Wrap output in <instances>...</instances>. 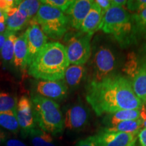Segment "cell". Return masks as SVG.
<instances>
[{
  "label": "cell",
  "instance_id": "obj_28",
  "mask_svg": "<svg viewBox=\"0 0 146 146\" xmlns=\"http://www.w3.org/2000/svg\"><path fill=\"white\" fill-rule=\"evenodd\" d=\"M40 1L42 3H45L57 8L64 13L73 1L72 0H44Z\"/></svg>",
  "mask_w": 146,
  "mask_h": 146
},
{
  "label": "cell",
  "instance_id": "obj_13",
  "mask_svg": "<svg viewBox=\"0 0 146 146\" xmlns=\"http://www.w3.org/2000/svg\"><path fill=\"white\" fill-rule=\"evenodd\" d=\"M89 119L87 109L82 105H74L69 108L64 118V125L70 131H76L86 126Z\"/></svg>",
  "mask_w": 146,
  "mask_h": 146
},
{
  "label": "cell",
  "instance_id": "obj_22",
  "mask_svg": "<svg viewBox=\"0 0 146 146\" xmlns=\"http://www.w3.org/2000/svg\"><path fill=\"white\" fill-rule=\"evenodd\" d=\"M41 4V1L36 0L14 1V8H17L25 15H26L29 21L35 16L39 10Z\"/></svg>",
  "mask_w": 146,
  "mask_h": 146
},
{
  "label": "cell",
  "instance_id": "obj_39",
  "mask_svg": "<svg viewBox=\"0 0 146 146\" xmlns=\"http://www.w3.org/2000/svg\"><path fill=\"white\" fill-rule=\"evenodd\" d=\"M143 126L145 127V129H146V116L143 118Z\"/></svg>",
  "mask_w": 146,
  "mask_h": 146
},
{
  "label": "cell",
  "instance_id": "obj_18",
  "mask_svg": "<svg viewBox=\"0 0 146 146\" xmlns=\"http://www.w3.org/2000/svg\"><path fill=\"white\" fill-rule=\"evenodd\" d=\"M86 74V70L83 65H69L64 73V83L67 87L72 88L81 84Z\"/></svg>",
  "mask_w": 146,
  "mask_h": 146
},
{
  "label": "cell",
  "instance_id": "obj_17",
  "mask_svg": "<svg viewBox=\"0 0 146 146\" xmlns=\"http://www.w3.org/2000/svg\"><path fill=\"white\" fill-rule=\"evenodd\" d=\"M132 87L136 96L145 102L146 100V58L139 67L135 75L133 78Z\"/></svg>",
  "mask_w": 146,
  "mask_h": 146
},
{
  "label": "cell",
  "instance_id": "obj_34",
  "mask_svg": "<svg viewBox=\"0 0 146 146\" xmlns=\"http://www.w3.org/2000/svg\"><path fill=\"white\" fill-rule=\"evenodd\" d=\"M10 33L11 32L6 30V31L5 33L0 34V52H1V49H2L3 45H4L5 42L6 41L7 38L8 37L9 35L10 34Z\"/></svg>",
  "mask_w": 146,
  "mask_h": 146
},
{
  "label": "cell",
  "instance_id": "obj_9",
  "mask_svg": "<svg viewBox=\"0 0 146 146\" xmlns=\"http://www.w3.org/2000/svg\"><path fill=\"white\" fill-rule=\"evenodd\" d=\"M16 117L21 133L24 137L29 136L31 131L36 128V120L33 109L31 100L23 96L18 102Z\"/></svg>",
  "mask_w": 146,
  "mask_h": 146
},
{
  "label": "cell",
  "instance_id": "obj_24",
  "mask_svg": "<svg viewBox=\"0 0 146 146\" xmlns=\"http://www.w3.org/2000/svg\"><path fill=\"white\" fill-rule=\"evenodd\" d=\"M17 36L15 33L11 32L1 50V56L4 62L12 63L14 60V44Z\"/></svg>",
  "mask_w": 146,
  "mask_h": 146
},
{
  "label": "cell",
  "instance_id": "obj_14",
  "mask_svg": "<svg viewBox=\"0 0 146 146\" xmlns=\"http://www.w3.org/2000/svg\"><path fill=\"white\" fill-rule=\"evenodd\" d=\"M102 17L103 16L102 14L101 8L94 1L88 14L83 22L80 31L85 33L93 35L95 32L99 30Z\"/></svg>",
  "mask_w": 146,
  "mask_h": 146
},
{
  "label": "cell",
  "instance_id": "obj_15",
  "mask_svg": "<svg viewBox=\"0 0 146 146\" xmlns=\"http://www.w3.org/2000/svg\"><path fill=\"white\" fill-rule=\"evenodd\" d=\"M29 21L28 17L17 8H12L6 11L5 25L8 31L16 33L21 30Z\"/></svg>",
  "mask_w": 146,
  "mask_h": 146
},
{
  "label": "cell",
  "instance_id": "obj_23",
  "mask_svg": "<svg viewBox=\"0 0 146 146\" xmlns=\"http://www.w3.org/2000/svg\"><path fill=\"white\" fill-rule=\"evenodd\" d=\"M0 127L16 134L19 131L16 112L0 113Z\"/></svg>",
  "mask_w": 146,
  "mask_h": 146
},
{
  "label": "cell",
  "instance_id": "obj_33",
  "mask_svg": "<svg viewBox=\"0 0 146 146\" xmlns=\"http://www.w3.org/2000/svg\"><path fill=\"white\" fill-rule=\"evenodd\" d=\"M138 138L141 146H146V129H143L139 132Z\"/></svg>",
  "mask_w": 146,
  "mask_h": 146
},
{
  "label": "cell",
  "instance_id": "obj_25",
  "mask_svg": "<svg viewBox=\"0 0 146 146\" xmlns=\"http://www.w3.org/2000/svg\"><path fill=\"white\" fill-rule=\"evenodd\" d=\"M17 99L8 93L0 92V113L16 112Z\"/></svg>",
  "mask_w": 146,
  "mask_h": 146
},
{
  "label": "cell",
  "instance_id": "obj_10",
  "mask_svg": "<svg viewBox=\"0 0 146 146\" xmlns=\"http://www.w3.org/2000/svg\"><path fill=\"white\" fill-rule=\"evenodd\" d=\"M35 90L38 95L50 100H62L67 96L68 87L60 81H41L35 83Z\"/></svg>",
  "mask_w": 146,
  "mask_h": 146
},
{
  "label": "cell",
  "instance_id": "obj_32",
  "mask_svg": "<svg viewBox=\"0 0 146 146\" xmlns=\"http://www.w3.org/2000/svg\"><path fill=\"white\" fill-rule=\"evenodd\" d=\"M4 146H27L24 142L17 139H9L5 142Z\"/></svg>",
  "mask_w": 146,
  "mask_h": 146
},
{
  "label": "cell",
  "instance_id": "obj_7",
  "mask_svg": "<svg viewBox=\"0 0 146 146\" xmlns=\"http://www.w3.org/2000/svg\"><path fill=\"white\" fill-rule=\"evenodd\" d=\"M116 66V59L112 51L106 47H100L93 59V74L91 81L100 82L110 76Z\"/></svg>",
  "mask_w": 146,
  "mask_h": 146
},
{
  "label": "cell",
  "instance_id": "obj_11",
  "mask_svg": "<svg viewBox=\"0 0 146 146\" xmlns=\"http://www.w3.org/2000/svg\"><path fill=\"white\" fill-rule=\"evenodd\" d=\"M94 2V1L91 0H74L64 12L68 19L69 26L76 30H80Z\"/></svg>",
  "mask_w": 146,
  "mask_h": 146
},
{
  "label": "cell",
  "instance_id": "obj_1",
  "mask_svg": "<svg viewBox=\"0 0 146 146\" xmlns=\"http://www.w3.org/2000/svg\"><path fill=\"white\" fill-rule=\"evenodd\" d=\"M85 98L99 116L123 110H141L143 106L131 82L121 75H110L100 82L90 81L86 87Z\"/></svg>",
  "mask_w": 146,
  "mask_h": 146
},
{
  "label": "cell",
  "instance_id": "obj_19",
  "mask_svg": "<svg viewBox=\"0 0 146 146\" xmlns=\"http://www.w3.org/2000/svg\"><path fill=\"white\" fill-rule=\"evenodd\" d=\"M141 110H123L110 114L108 116V127H113L126 120H135L141 118Z\"/></svg>",
  "mask_w": 146,
  "mask_h": 146
},
{
  "label": "cell",
  "instance_id": "obj_8",
  "mask_svg": "<svg viewBox=\"0 0 146 146\" xmlns=\"http://www.w3.org/2000/svg\"><path fill=\"white\" fill-rule=\"evenodd\" d=\"M27 32V66L33 62L39 52L47 43V37L39 25L30 22Z\"/></svg>",
  "mask_w": 146,
  "mask_h": 146
},
{
  "label": "cell",
  "instance_id": "obj_30",
  "mask_svg": "<svg viewBox=\"0 0 146 146\" xmlns=\"http://www.w3.org/2000/svg\"><path fill=\"white\" fill-rule=\"evenodd\" d=\"M75 146H100V144L97 136L94 135L81 140L76 144Z\"/></svg>",
  "mask_w": 146,
  "mask_h": 146
},
{
  "label": "cell",
  "instance_id": "obj_4",
  "mask_svg": "<svg viewBox=\"0 0 146 146\" xmlns=\"http://www.w3.org/2000/svg\"><path fill=\"white\" fill-rule=\"evenodd\" d=\"M99 29L112 35L121 45H127L133 35L132 16L122 7L111 6L103 15Z\"/></svg>",
  "mask_w": 146,
  "mask_h": 146
},
{
  "label": "cell",
  "instance_id": "obj_27",
  "mask_svg": "<svg viewBox=\"0 0 146 146\" xmlns=\"http://www.w3.org/2000/svg\"><path fill=\"white\" fill-rule=\"evenodd\" d=\"M125 67V68L124 69V70L127 72V74L131 76L132 78L134 77L139 67L138 62L136 60L135 56L133 53H131V54L128 55L127 61L126 62Z\"/></svg>",
  "mask_w": 146,
  "mask_h": 146
},
{
  "label": "cell",
  "instance_id": "obj_36",
  "mask_svg": "<svg viewBox=\"0 0 146 146\" xmlns=\"http://www.w3.org/2000/svg\"><path fill=\"white\" fill-rule=\"evenodd\" d=\"M7 140V134L4 131L0 129V146L2 144L5 143V142Z\"/></svg>",
  "mask_w": 146,
  "mask_h": 146
},
{
  "label": "cell",
  "instance_id": "obj_2",
  "mask_svg": "<svg viewBox=\"0 0 146 146\" xmlns=\"http://www.w3.org/2000/svg\"><path fill=\"white\" fill-rule=\"evenodd\" d=\"M69 65L64 45L49 42L29 66L28 73L41 81H60Z\"/></svg>",
  "mask_w": 146,
  "mask_h": 146
},
{
  "label": "cell",
  "instance_id": "obj_38",
  "mask_svg": "<svg viewBox=\"0 0 146 146\" xmlns=\"http://www.w3.org/2000/svg\"><path fill=\"white\" fill-rule=\"evenodd\" d=\"M6 31V25L5 23L0 22V34L3 33Z\"/></svg>",
  "mask_w": 146,
  "mask_h": 146
},
{
  "label": "cell",
  "instance_id": "obj_26",
  "mask_svg": "<svg viewBox=\"0 0 146 146\" xmlns=\"http://www.w3.org/2000/svg\"><path fill=\"white\" fill-rule=\"evenodd\" d=\"M132 20L135 24V30H137L140 35L146 38V8L133 14Z\"/></svg>",
  "mask_w": 146,
  "mask_h": 146
},
{
  "label": "cell",
  "instance_id": "obj_37",
  "mask_svg": "<svg viewBox=\"0 0 146 146\" xmlns=\"http://www.w3.org/2000/svg\"><path fill=\"white\" fill-rule=\"evenodd\" d=\"M5 20H6V12L0 9V22L5 23Z\"/></svg>",
  "mask_w": 146,
  "mask_h": 146
},
{
  "label": "cell",
  "instance_id": "obj_31",
  "mask_svg": "<svg viewBox=\"0 0 146 146\" xmlns=\"http://www.w3.org/2000/svg\"><path fill=\"white\" fill-rule=\"evenodd\" d=\"M98 6L101 8L102 16L106 13V12L111 7V1L110 0H96L94 1Z\"/></svg>",
  "mask_w": 146,
  "mask_h": 146
},
{
  "label": "cell",
  "instance_id": "obj_21",
  "mask_svg": "<svg viewBox=\"0 0 146 146\" xmlns=\"http://www.w3.org/2000/svg\"><path fill=\"white\" fill-rule=\"evenodd\" d=\"M29 136L33 146H56L52 135L41 129H34Z\"/></svg>",
  "mask_w": 146,
  "mask_h": 146
},
{
  "label": "cell",
  "instance_id": "obj_40",
  "mask_svg": "<svg viewBox=\"0 0 146 146\" xmlns=\"http://www.w3.org/2000/svg\"><path fill=\"white\" fill-rule=\"evenodd\" d=\"M145 104H146V100H145Z\"/></svg>",
  "mask_w": 146,
  "mask_h": 146
},
{
  "label": "cell",
  "instance_id": "obj_20",
  "mask_svg": "<svg viewBox=\"0 0 146 146\" xmlns=\"http://www.w3.org/2000/svg\"><path fill=\"white\" fill-rule=\"evenodd\" d=\"M143 120L141 118L139 119L126 120L121 122L115 126L111 127L106 128L108 131H115V132H121L131 134H137L139 132L141 127H143Z\"/></svg>",
  "mask_w": 146,
  "mask_h": 146
},
{
  "label": "cell",
  "instance_id": "obj_16",
  "mask_svg": "<svg viewBox=\"0 0 146 146\" xmlns=\"http://www.w3.org/2000/svg\"><path fill=\"white\" fill-rule=\"evenodd\" d=\"M27 31L17 36L14 44L13 64L16 68L25 69L27 67Z\"/></svg>",
  "mask_w": 146,
  "mask_h": 146
},
{
  "label": "cell",
  "instance_id": "obj_5",
  "mask_svg": "<svg viewBox=\"0 0 146 146\" xmlns=\"http://www.w3.org/2000/svg\"><path fill=\"white\" fill-rule=\"evenodd\" d=\"M31 21L39 25L47 37L55 40L62 37L69 27L68 19L64 12L42 3L38 12Z\"/></svg>",
  "mask_w": 146,
  "mask_h": 146
},
{
  "label": "cell",
  "instance_id": "obj_35",
  "mask_svg": "<svg viewBox=\"0 0 146 146\" xmlns=\"http://www.w3.org/2000/svg\"><path fill=\"white\" fill-rule=\"evenodd\" d=\"M127 3L126 0H111V6L122 7Z\"/></svg>",
  "mask_w": 146,
  "mask_h": 146
},
{
  "label": "cell",
  "instance_id": "obj_29",
  "mask_svg": "<svg viewBox=\"0 0 146 146\" xmlns=\"http://www.w3.org/2000/svg\"><path fill=\"white\" fill-rule=\"evenodd\" d=\"M127 5L129 10L139 12L146 8V0L127 1Z\"/></svg>",
  "mask_w": 146,
  "mask_h": 146
},
{
  "label": "cell",
  "instance_id": "obj_12",
  "mask_svg": "<svg viewBox=\"0 0 146 146\" xmlns=\"http://www.w3.org/2000/svg\"><path fill=\"white\" fill-rule=\"evenodd\" d=\"M100 146H135L136 134L104 130L96 135Z\"/></svg>",
  "mask_w": 146,
  "mask_h": 146
},
{
  "label": "cell",
  "instance_id": "obj_3",
  "mask_svg": "<svg viewBox=\"0 0 146 146\" xmlns=\"http://www.w3.org/2000/svg\"><path fill=\"white\" fill-rule=\"evenodd\" d=\"M31 102L36 123L40 129L53 135L61 134L64 125L58 104L36 95L33 96Z\"/></svg>",
  "mask_w": 146,
  "mask_h": 146
},
{
  "label": "cell",
  "instance_id": "obj_6",
  "mask_svg": "<svg viewBox=\"0 0 146 146\" xmlns=\"http://www.w3.org/2000/svg\"><path fill=\"white\" fill-rule=\"evenodd\" d=\"M92 35L79 32L66 36L65 48L70 64L84 65L91 57Z\"/></svg>",
  "mask_w": 146,
  "mask_h": 146
}]
</instances>
